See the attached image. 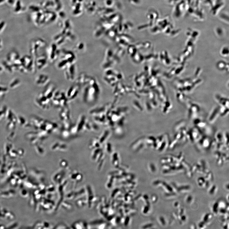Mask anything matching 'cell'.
Returning <instances> with one entry per match:
<instances>
[{
  "instance_id": "6da1fadb",
  "label": "cell",
  "mask_w": 229,
  "mask_h": 229,
  "mask_svg": "<svg viewBox=\"0 0 229 229\" xmlns=\"http://www.w3.org/2000/svg\"><path fill=\"white\" fill-rule=\"evenodd\" d=\"M189 133H190L189 134V138L192 142L198 141L199 140H201L202 137V134L200 131L198 130V129L193 128L190 131Z\"/></svg>"
},
{
  "instance_id": "7a4b0ae2",
  "label": "cell",
  "mask_w": 229,
  "mask_h": 229,
  "mask_svg": "<svg viewBox=\"0 0 229 229\" xmlns=\"http://www.w3.org/2000/svg\"><path fill=\"white\" fill-rule=\"evenodd\" d=\"M65 75L67 80L71 81L74 78L75 72V67L74 63L70 65L69 66H67Z\"/></svg>"
},
{
  "instance_id": "3957f363",
  "label": "cell",
  "mask_w": 229,
  "mask_h": 229,
  "mask_svg": "<svg viewBox=\"0 0 229 229\" xmlns=\"http://www.w3.org/2000/svg\"><path fill=\"white\" fill-rule=\"evenodd\" d=\"M49 50L48 59L49 61H53L56 59L59 55V50L56 46L54 45L52 46Z\"/></svg>"
},
{
  "instance_id": "277c9868",
  "label": "cell",
  "mask_w": 229,
  "mask_h": 229,
  "mask_svg": "<svg viewBox=\"0 0 229 229\" xmlns=\"http://www.w3.org/2000/svg\"><path fill=\"white\" fill-rule=\"evenodd\" d=\"M220 108H216L214 110L211 114L209 120H208L210 123H213L216 120L215 119L218 117V116L220 115Z\"/></svg>"
},
{
  "instance_id": "5b68a950",
  "label": "cell",
  "mask_w": 229,
  "mask_h": 229,
  "mask_svg": "<svg viewBox=\"0 0 229 229\" xmlns=\"http://www.w3.org/2000/svg\"><path fill=\"white\" fill-rule=\"evenodd\" d=\"M199 110V108L195 105L192 106L189 108V114L190 118H193L194 116L197 115Z\"/></svg>"
},
{
  "instance_id": "8992f818",
  "label": "cell",
  "mask_w": 229,
  "mask_h": 229,
  "mask_svg": "<svg viewBox=\"0 0 229 229\" xmlns=\"http://www.w3.org/2000/svg\"><path fill=\"white\" fill-rule=\"evenodd\" d=\"M203 138L201 139V145L204 148H208L210 145V141L209 139L207 137H204Z\"/></svg>"
},
{
  "instance_id": "52a82bcc",
  "label": "cell",
  "mask_w": 229,
  "mask_h": 229,
  "mask_svg": "<svg viewBox=\"0 0 229 229\" xmlns=\"http://www.w3.org/2000/svg\"><path fill=\"white\" fill-rule=\"evenodd\" d=\"M195 122V124L199 127L198 128H203L206 125V123L199 119L196 120Z\"/></svg>"
}]
</instances>
